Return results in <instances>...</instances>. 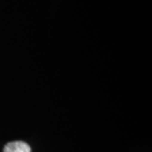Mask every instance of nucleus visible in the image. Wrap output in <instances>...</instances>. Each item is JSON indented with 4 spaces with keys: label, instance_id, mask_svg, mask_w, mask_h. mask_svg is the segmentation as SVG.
<instances>
[{
    "label": "nucleus",
    "instance_id": "1",
    "mask_svg": "<svg viewBox=\"0 0 152 152\" xmlns=\"http://www.w3.org/2000/svg\"><path fill=\"white\" fill-rule=\"evenodd\" d=\"M3 152H31V147L25 141H11L5 145Z\"/></svg>",
    "mask_w": 152,
    "mask_h": 152
}]
</instances>
